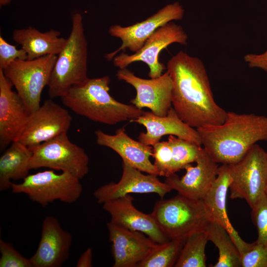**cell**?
Segmentation results:
<instances>
[{
    "label": "cell",
    "mask_w": 267,
    "mask_h": 267,
    "mask_svg": "<svg viewBox=\"0 0 267 267\" xmlns=\"http://www.w3.org/2000/svg\"><path fill=\"white\" fill-rule=\"evenodd\" d=\"M13 84L0 69V149L18 140L30 113Z\"/></svg>",
    "instance_id": "14"
},
{
    "label": "cell",
    "mask_w": 267,
    "mask_h": 267,
    "mask_svg": "<svg viewBox=\"0 0 267 267\" xmlns=\"http://www.w3.org/2000/svg\"><path fill=\"white\" fill-rule=\"evenodd\" d=\"M107 227L112 243L113 267H137L158 244L141 232L128 229L111 222Z\"/></svg>",
    "instance_id": "17"
},
{
    "label": "cell",
    "mask_w": 267,
    "mask_h": 267,
    "mask_svg": "<svg viewBox=\"0 0 267 267\" xmlns=\"http://www.w3.org/2000/svg\"><path fill=\"white\" fill-rule=\"evenodd\" d=\"M92 251L88 248L80 257L77 264V267H92Z\"/></svg>",
    "instance_id": "35"
},
{
    "label": "cell",
    "mask_w": 267,
    "mask_h": 267,
    "mask_svg": "<svg viewBox=\"0 0 267 267\" xmlns=\"http://www.w3.org/2000/svg\"><path fill=\"white\" fill-rule=\"evenodd\" d=\"M241 259L242 267H267V246L255 241Z\"/></svg>",
    "instance_id": "32"
},
{
    "label": "cell",
    "mask_w": 267,
    "mask_h": 267,
    "mask_svg": "<svg viewBox=\"0 0 267 267\" xmlns=\"http://www.w3.org/2000/svg\"><path fill=\"white\" fill-rule=\"evenodd\" d=\"M195 162V166L189 164L185 168L186 173L181 178L174 174L166 178L165 182L178 194L203 200L217 178L219 167L203 147Z\"/></svg>",
    "instance_id": "16"
},
{
    "label": "cell",
    "mask_w": 267,
    "mask_h": 267,
    "mask_svg": "<svg viewBox=\"0 0 267 267\" xmlns=\"http://www.w3.org/2000/svg\"><path fill=\"white\" fill-rule=\"evenodd\" d=\"M88 49L83 18L80 13L72 16V28L66 44L53 68L48 85L50 98L61 97L70 89L85 82L87 75Z\"/></svg>",
    "instance_id": "4"
},
{
    "label": "cell",
    "mask_w": 267,
    "mask_h": 267,
    "mask_svg": "<svg viewBox=\"0 0 267 267\" xmlns=\"http://www.w3.org/2000/svg\"><path fill=\"white\" fill-rule=\"evenodd\" d=\"M30 169L48 168L69 173L80 179L89 172V157L73 143L67 134L57 136L32 149Z\"/></svg>",
    "instance_id": "9"
},
{
    "label": "cell",
    "mask_w": 267,
    "mask_h": 267,
    "mask_svg": "<svg viewBox=\"0 0 267 267\" xmlns=\"http://www.w3.org/2000/svg\"><path fill=\"white\" fill-rule=\"evenodd\" d=\"M0 267H33L31 259L22 255L10 243L0 240Z\"/></svg>",
    "instance_id": "31"
},
{
    "label": "cell",
    "mask_w": 267,
    "mask_h": 267,
    "mask_svg": "<svg viewBox=\"0 0 267 267\" xmlns=\"http://www.w3.org/2000/svg\"><path fill=\"white\" fill-rule=\"evenodd\" d=\"M131 122L143 126L145 133L139 134L138 139L141 142L153 146L164 135H173L202 146L200 137L196 130L184 122L172 107L165 116L157 115L151 111H146Z\"/></svg>",
    "instance_id": "20"
},
{
    "label": "cell",
    "mask_w": 267,
    "mask_h": 267,
    "mask_svg": "<svg viewBox=\"0 0 267 267\" xmlns=\"http://www.w3.org/2000/svg\"><path fill=\"white\" fill-rule=\"evenodd\" d=\"M244 59L249 67L261 69L267 73V49L262 53L247 54Z\"/></svg>",
    "instance_id": "34"
},
{
    "label": "cell",
    "mask_w": 267,
    "mask_h": 267,
    "mask_svg": "<svg viewBox=\"0 0 267 267\" xmlns=\"http://www.w3.org/2000/svg\"><path fill=\"white\" fill-rule=\"evenodd\" d=\"M187 40V35L183 28L171 21L157 29L138 51L132 54L121 52L112 61L114 65L119 69L127 68L135 62H143L149 68L148 77L150 78H157L166 69L158 59L161 51L174 43L186 45Z\"/></svg>",
    "instance_id": "10"
},
{
    "label": "cell",
    "mask_w": 267,
    "mask_h": 267,
    "mask_svg": "<svg viewBox=\"0 0 267 267\" xmlns=\"http://www.w3.org/2000/svg\"><path fill=\"white\" fill-rule=\"evenodd\" d=\"M94 134L97 144L114 151L121 157L123 163L142 172L158 176L150 160L153 154L152 147L132 138L124 128L118 129L113 135L100 130L95 131Z\"/></svg>",
    "instance_id": "21"
},
{
    "label": "cell",
    "mask_w": 267,
    "mask_h": 267,
    "mask_svg": "<svg viewBox=\"0 0 267 267\" xmlns=\"http://www.w3.org/2000/svg\"><path fill=\"white\" fill-rule=\"evenodd\" d=\"M184 13L182 6L178 2H175L164 6L145 20L132 25H111L108 29L109 35L119 39L122 44L114 51L106 54L105 58L112 61L120 52L127 49L136 52L157 29L170 22L181 20Z\"/></svg>",
    "instance_id": "11"
},
{
    "label": "cell",
    "mask_w": 267,
    "mask_h": 267,
    "mask_svg": "<svg viewBox=\"0 0 267 267\" xmlns=\"http://www.w3.org/2000/svg\"><path fill=\"white\" fill-rule=\"evenodd\" d=\"M265 194H266V196H267V187H266V189Z\"/></svg>",
    "instance_id": "37"
},
{
    "label": "cell",
    "mask_w": 267,
    "mask_h": 267,
    "mask_svg": "<svg viewBox=\"0 0 267 267\" xmlns=\"http://www.w3.org/2000/svg\"><path fill=\"white\" fill-rule=\"evenodd\" d=\"M123 173L119 181L104 184L93 192V195L99 204L116 199L131 193H154L161 199L172 190L164 181L161 182L157 175H144L142 172L122 163Z\"/></svg>",
    "instance_id": "15"
},
{
    "label": "cell",
    "mask_w": 267,
    "mask_h": 267,
    "mask_svg": "<svg viewBox=\"0 0 267 267\" xmlns=\"http://www.w3.org/2000/svg\"><path fill=\"white\" fill-rule=\"evenodd\" d=\"M72 120L66 109L49 98L30 113L17 141L33 149L57 136L67 134Z\"/></svg>",
    "instance_id": "12"
},
{
    "label": "cell",
    "mask_w": 267,
    "mask_h": 267,
    "mask_svg": "<svg viewBox=\"0 0 267 267\" xmlns=\"http://www.w3.org/2000/svg\"><path fill=\"white\" fill-rule=\"evenodd\" d=\"M11 0H0V7L4 6L8 4Z\"/></svg>",
    "instance_id": "36"
},
{
    "label": "cell",
    "mask_w": 267,
    "mask_h": 267,
    "mask_svg": "<svg viewBox=\"0 0 267 267\" xmlns=\"http://www.w3.org/2000/svg\"><path fill=\"white\" fill-rule=\"evenodd\" d=\"M153 163L158 176L169 177L172 174V151L168 141H159L152 146Z\"/></svg>",
    "instance_id": "29"
},
{
    "label": "cell",
    "mask_w": 267,
    "mask_h": 267,
    "mask_svg": "<svg viewBox=\"0 0 267 267\" xmlns=\"http://www.w3.org/2000/svg\"><path fill=\"white\" fill-rule=\"evenodd\" d=\"M133 200L130 194H127L103 203V208L110 215V222L128 229L141 232L157 243L169 241L152 214L136 209Z\"/></svg>",
    "instance_id": "19"
},
{
    "label": "cell",
    "mask_w": 267,
    "mask_h": 267,
    "mask_svg": "<svg viewBox=\"0 0 267 267\" xmlns=\"http://www.w3.org/2000/svg\"><path fill=\"white\" fill-rule=\"evenodd\" d=\"M168 141L172 151V174L195 162L202 148L200 145L173 135L169 136Z\"/></svg>",
    "instance_id": "28"
},
{
    "label": "cell",
    "mask_w": 267,
    "mask_h": 267,
    "mask_svg": "<svg viewBox=\"0 0 267 267\" xmlns=\"http://www.w3.org/2000/svg\"><path fill=\"white\" fill-rule=\"evenodd\" d=\"M206 231L197 232L185 241L175 267H206L205 247L208 241Z\"/></svg>",
    "instance_id": "26"
},
{
    "label": "cell",
    "mask_w": 267,
    "mask_h": 267,
    "mask_svg": "<svg viewBox=\"0 0 267 267\" xmlns=\"http://www.w3.org/2000/svg\"><path fill=\"white\" fill-rule=\"evenodd\" d=\"M172 83V103L179 117L197 129L224 122L227 111L215 100L203 62L180 51L166 66Z\"/></svg>",
    "instance_id": "1"
},
{
    "label": "cell",
    "mask_w": 267,
    "mask_h": 267,
    "mask_svg": "<svg viewBox=\"0 0 267 267\" xmlns=\"http://www.w3.org/2000/svg\"><path fill=\"white\" fill-rule=\"evenodd\" d=\"M56 58L57 55H47L32 60L17 59L2 70L30 113L41 105L42 91L48 86Z\"/></svg>",
    "instance_id": "8"
},
{
    "label": "cell",
    "mask_w": 267,
    "mask_h": 267,
    "mask_svg": "<svg viewBox=\"0 0 267 267\" xmlns=\"http://www.w3.org/2000/svg\"><path fill=\"white\" fill-rule=\"evenodd\" d=\"M228 165L231 177L229 197L243 199L252 208L265 194L267 152L256 143L239 161Z\"/></svg>",
    "instance_id": "7"
},
{
    "label": "cell",
    "mask_w": 267,
    "mask_h": 267,
    "mask_svg": "<svg viewBox=\"0 0 267 267\" xmlns=\"http://www.w3.org/2000/svg\"><path fill=\"white\" fill-rule=\"evenodd\" d=\"M17 59H27V54L23 49H17L0 36V69L4 70Z\"/></svg>",
    "instance_id": "33"
},
{
    "label": "cell",
    "mask_w": 267,
    "mask_h": 267,
    "mask_svg": "<svg viewBox=\"0 0 267 267\" xmlns=\"http://www.w3.org/2000/svg\"><path fill=\"white\" fill-rule=\"evenodd\" d=\"M60 36L58 30L50 29L41 32L32 26L15 29L12 33L13 40L26 51L29 60L47 55L57 56L67 40Z\"/></svg>",
    "instance_id": "23"
},
{
    "label": "cell",
    "mask_w": 267,
    "mask_h": 267,
    "mask_svg": "<svg viewBox=\"0 0 267 267\" xmlns=\"http://www.w3.org/2000/svg\"><path fill=\"white\" fill-rule=\"evenodd\" d=\"M184 242L170 240L165 243H158L137 267H174Z\"/></svg>",
    "instance_id": "27"
},
{
    "label": "cell",
    "mask_w": 267,
    "mask_h": 267,
    "mask_svg": "<svg viewBox=\"0 0 267 267\" xmlns=\"http://www.w3.org/2000/svg\"><path fill=\"white\" fill-rule=\"evenodd\" d=\"M196 130L202 145L216 163L233 164L258 141H267V117L229 111L222 124Z\"/></svg>",
    "instance_id": "2"
},
{
    "label": "cell",
    "mask_w": 267,
    "mask_h": 267,
    "mask_svg": "<svg viewBox=\"0 0 267 267\" xmlns=\"http://www.w3.org/2000/svg\"><path fill=\"white\" fill-rule=\"evenodd\" d=\"M251 209V219L258 232L256 241L267 246V196L266 194Z\"/></svg>",
    "instance_id": "30"
},
{
    "label": "cell",
    "mask_w": 267,
    "mask_h": 267,
    "mask_svg": "<svg viewBox=\"0 0 267 267\" xmlns=\"http://www.w3.org/2000/svg\"><path fill=\"white\" fill-rule=\"evenodd\" d=\"M151 214L170 240L182 242L197 232L206 231L212 221L203 200L179 194L156 202Z\"/></svg>",
    "instance_id": "5"
},
{
    "label": "cell",
    "mask_w": 267,
    "mask_h": 267,
    "mask_svg": "<svg viewBox=\"0 0 267 267\" xmlns=\"http://www.w3.org/2000/svg\"><path fill=\"white\" fill-rule=\"evenodd\" d=\"M206 231L209 241L219 250V258L213 267H242L241 256L227 230L221 224L212 221Z\"/></svg>",
    "instance_id": "25"
},
{
    "label": "cell",
    "mask_w": 267,
    "mask_h": 267,
    "mask_svg": "<svg viewBox=\"0 0 267 267\" xmlns=\"http://www.w3.org/2000/svg\"><path fill=\"white\" fill-rule=\"evenodd\" d=\"M72 242L71 234L64 230L57 218L45 217L40 240L30 258L33 267H59L68 260Z\"/></svg>",
    "instance_id": "18"
},
{
    "label": "cell",
    "mask_w": 267,
    "mask_h": 267,
    "mask_svg": "<svg viewBox=\"0 0 267 267\" xmlns=\"http://www.w3.org/2000/svg\"><path fill=\"white\" fill-rule=\"evenodd\" d=\"M80 179L73 175L53 170L28 175L21 183H12L14 193L24 194L33 202L45 207L55 200L66 203L76 202L82 194Z\"/></svg>",
    "instance_id": "6"
},
{
    "label": "cell",
    "mask_w": 267,
    "mask_h": 267,
    "mask_svg": "<svg viewBox=\"0 0 267 267\" xmlns=\"http://www.w3.org/2000/svg\"><path fill=\"white\" fill-rule=\"evenodd\" d=\"M33 150L14 141L0 157V190L11 188V180L23 179L29 175Z\"/></svg>",
    "instance_id": "24"
},
{
    "label": "cell",
    "mask_w": 267,
    "mask_h": 267,
    "mask_svg": "<svg viewBox=\"0 0 267 267\" xmlns=\"http://www.w3.org/2000/svg\"><path fill=\"white\" fill-rule=\"evenodd\" d=\"M116 76L135 89L136 95L131 100L133 105L140 109L147 108L160 116L167 114L172 105V83L167 71L159 77L145 79L125 68L119 69Z\"/></svg>",
    "instance_id": "13"
},
{
    "label": "cell",
    "mask_w": 267,
    "mask_h": 267,
    "mask_svg": "<svg viewBox=\"0 0 267 267\" xmlns=\"http://www.w3.org/2000/svg\"><path fill=\"white\" fill-rule=\"evenodd\" d=\"M108 76L88 78L60 97L63 104L77 115L108 125L137 119L143 113L134 105L123 103L109 93Z\"/></svg>",
    "instance_id": "3"
},
{
    "label": "cell",
    "mask_w": 267,
    "mask_h": 267,
    "mask_svg": "<svg viewBox=\"0 0 267 267\" xmlns=\"http://www.w3.org/2000/svg\"><path fill=\"white\" fill-rule=\"evenodd\" d=\"M231 182L228 165L219 167L217 178L203 202L209 212L212 221L222 225L228 232L242 256L251 247L252 243L244 241L230 222L226 212V195Z\"/></svg>",
    "instance_id": "22"
}]
</instances>
